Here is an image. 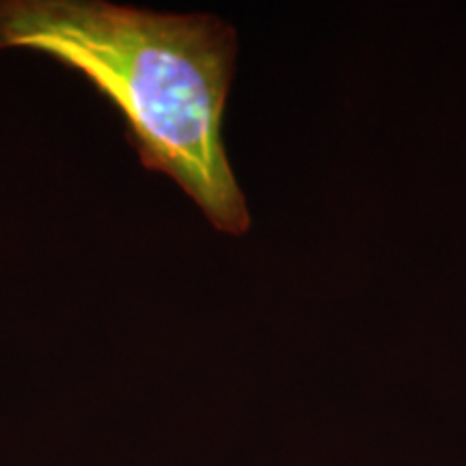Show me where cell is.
<instances>
[{
  "mask_svg": "<svg viewBox=\"0 0 466 466\" xmlns=\"http://www.w3.org/2000/svg\"><path fill=\"white\" fill-rule=\"evenodd\" d=\"M76 69L124 115L141 165L182 186L218 231L250 217L223 141L236 31L206 14H156L89 0H0V50Z\"/></svg>",
  "mask_w": 466,
  "mask_h": 466,
  "instance_id": "1",
  "label": "cell"
}]
</instances>
